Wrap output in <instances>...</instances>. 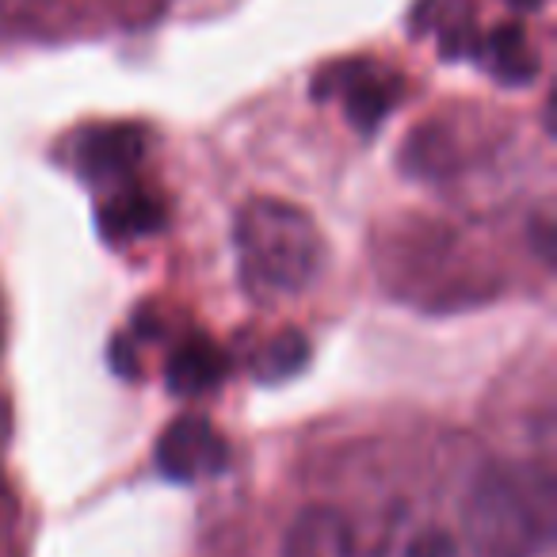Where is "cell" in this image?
<instances>
[{
	"label": "cell",
	"mask_w": 557,
	"mask_h": 557,
	"mask_svg": "<svg viewBox=\"0 0 557 557\" xmlns=\"http://www.w3.org/2000/svg\"><path fill=\"white\" fill-rule=\"evenodd\" d=\"M240 287L260 302L298 298L325 271L329 245L321 225L290 199L256 195L233 218Z\"/></svg>",
	"instance_id": "6da1fadb"
},
{
	"label": "cell",
	"mask_w": 557,
	"mask_h": 557,
	"mask_svg": "<svg viewBox=\"0 0 557 557\" xmlns=\"http://www.w3.org/2000/svg\"><path fill=\"white\" fill-rule=\"evenodd\" d=\"M557 527L554 473L534 462H488L462 504L466 546L478 557H539Z\"/></svg>",
	"instance_id": "7a4b0ae2"
},
{
	"label": "cell",
	"mask_w": 557,
	"mask_h": 557,
	"mask_svg": "<svg viewBox=\"0 0 557 557\" xmlns=\"http://www.w3.org/2000/svg\"><path fill=\"white\" fill-rule=\"evenodd\" d=\"M225 462H230V443L199 412L176 417L157 440V470L180 485L214 478L225 470Z\"/></svg>",
	"instance_id": "3957f363"
},
{
	"label": "cell",
	"mask_w": 557,
	"mask_h": 557,
	"mask_svg": "<svg viewBox=\"0 0 557 557\" xmlns=\"http://www.w3.org/2000/svg\"><path fill=\"white\" fill-rule=\"evenodd\" d=\"M278 557H359L356 527L333 504H310L287 527Z\"/></svg>",
	"instance_id": "277c9868"
},
{
	"label": "cell",
	"mask_w": 557,
	"mask_h": 557,
	"mask_svg": "<svg viewBox=\"0 0 557 557\" xmlns=\"http://www.w3.org/2000/svg\"><path fill=\"white\" fill-rule=\"evenodd\" d=\"M225 379V356L207 341H187L169 359V386L184 397H199Z\"/></svg>",
	"instance_id": "5b68a950"
},
{
	"label": "cell",
	"mask_w": 557,
	"mask_h": 557,
	"mask_svg": "<svg viewBox=\"0 0 557 557\" xmlns=\"http://www.w3.org/2000/svg\"><path fill=\"white\" fill-rule=\"evenodd\" d=\"M302 363H306V344L298 341V336H283V341H275V348H268V356L260 359V374L278 382V379H290Z\"/></svg>",
	"instance_id": "8992f818"
},
{
	"label": "cell",
	"mask_w": 557,
	"mask_h": 557,
	"mask_svg": "<svg viewBox=\"0 0 557 557\" xmlns=\"http://www.w3.org/2000/svg\"><path fill=\"white\" fill-rule=\"evenodd\" d=\"M455 554H458V542L443 527H424L401 549V557H455Z\"/></svg>",
	"instance_id": "52a82bcc"
},
{
	"label": "cell",
	"mask_w": 557,
	"mask_h": 557,
	"mask_svg": "<svg viewBox=\"0 0 557 557\" xmlns=\"http://www.w3.org/2000/svg\"><path fill=\"white\" fill-rule=\"evenodd\" d=\"M523 4H539V0H523Z\"/></svg>",
	"instance_id": "ba28073f"
}]
</instances>
